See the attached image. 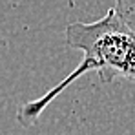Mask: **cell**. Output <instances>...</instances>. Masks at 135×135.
<instances>
[{
	"label": "cell",
	"mask_w": 135,
	"mask_h": 135,
	"mask_svg": "<svg viewBox=\"0 0 135 135\" xmlns=\"http://www.w3.org/2000/svg\"><path fill=\"white\" fill-rule=\"evenodd\" d=\"M66 46L82 51L84 59L55 88L18 108L17 120L26 128L37 124L49 102L90 71H95L104 82L120 77L135 84V27L115 7H110L108 13L95 22L68 24Z\"/></svg>",
	"instance_id": "6da1fadb"
},
{
	"label": "cell",
	"mask_w": 135,
	"mask_h": 135,
	"mask_svg": "<svg viewBox=\"0 0 135 135\" xmlns=\"http://www.w3.org/2000/svg\"><path fill=\"white\" fill-rule=\"evenodd\" d=\"M113 7L135 27V0H115Z\"/></svg>",
	"instance_id": "7a4b0ae2"
}]
</instances>
